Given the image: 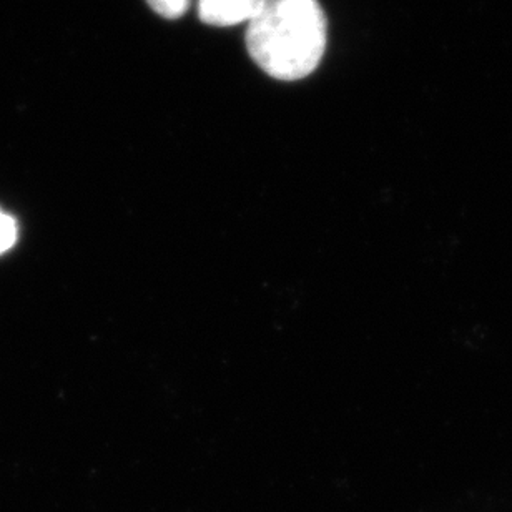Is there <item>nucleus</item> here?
Returning <instances> with one entry per match:
<instances>
[{"mask_svg":"<svg viewBox=\"0 0 512 512\" xmlns=\"http://www.w3.org/2000/svg\"><path fill=\"white\" fill-rule=\"evenodd\" d=\"M148 5L152 7L158 15L165 19H180L182 15L187 14L190 0H147Z\"/></svg>","mask_w":512,"mask_h":512,"instance_id":"3","label":"nucleus"},{"mask_svg":"<svg viewBox=\"0 0 512 512\" xmlns=\"http://www.w3.org/2000/svg\"><path fill=\"white\" fill-rule=\"evenodd\" d=\"M265 2L266 0H200L198 15L205 24L230 27L255 19Z\"/></svg>","mask_w":512,"mask_h":512,"instance_id":"2","label":"nucleus"},{"mask_svg":"<svg viewBox=\"0 0 512 512\" xmlns=\"http://www.w3.org/2000/svg\"><path fill=\"white\" fill-rule=\"evenodd\" d=\"M245 40L255 64L273 79H305L325 54V12L318 0H266Z\"/></svg>","mask_w":512,"mask_h":512,"instance_id":"1","label":"nucleus"},{"mask_svg":"<svg viewBox=\"0 0 512 512\" xmlns=\"http://www.w3.org/2000/svg\"><path fill=\"white\" fill-rule=\"evenodd\" d=\"M17 240V225L0 210V253L7 252Z\"/></svg>","mask_w":512,"mask_h":512,"instance_id":"4","label":"nucleus"}]
</instances>
